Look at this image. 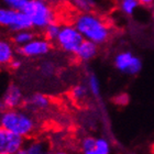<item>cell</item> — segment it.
<instances>
[{
    "instance_id": "6da1fadb",
    "label": "cell",
    "mask_w": 154,
    "mask_h": 154,
    "mask_svg": "<svg viewBox=\"0 0 154 154\" xmlns=\"http://www.w3.org/2000/svg\"><path fill=\"white\" fill-rule=\"evenodd\" d=\"M74 26L83 34L84 38L95 42L98 45L106 43L110 38L111 30L109 24L94 13H80L76 17Z\"/></svg>"
},
{
    "instance_id": "7a4b0ae2",
    "label": "cell",
    "mask_w": 154,
    "mask_h": 154,
    "mask_svg": "<svg viewBox=\"0 0 154 154\" xmlns=\"http://www.w3.org/2000/svg\"><path fill=\"white\" fill-rule=\"evenodd\" d=\"M0 125L8 131L28 137L34 131L35 123L29 113L17 109H7L0 115Z\"/></svg>"
},
{
    "instance_id": "3957f363",
    "label": "cell",
    "mask_w": 154,
    "mask_h": 154,
    "mask_svg": "<svg viewBox=\"0 0 154 154\" xmlns=\"http://www.w3.org/2000/svg\"><path fill=\"white\" fill-rule=\"evenodd\" d=\"M23 11L29 14L32 26L36 30H44L50 23L55 21L53 10L43 0H30Z\"/></svg>"
},
{
    "instance_id": "277c9868",
    "label": "cell",
    "mask_w": 154,
    "mask_h": 154,
    "mask_svg": "<svg viewBox=\"0 0 154 154\" xmlns=\"http://www.w3.org/2000/svg\"><path fill=\"white\" fill-rule=\"evenodd\" d=\"M85 40L83 34L75 26H63L56 38V43L64 52L68 54H76L77 50Z\"/></svg>"
},
{
    "instance_id": "5b68a950",
    "label": "cell",
    "mask_w": 154,
    "mask_h": 154,
    "mask_svg": "<svg viewBox=\"0 0 154 154\" xmlns=\"http://www.w3.org/2000/svg\"><path fill=\"white\" fill-rule=\"evenodd\" d=\"M113 64L120 73L130 75V76L138 75L143 67L141 58L130 51H123L118 53L115 56Z\"/></svg>"
},
{
    "instance_id": "8992f818",
    "label": "cell",
    "mask_w": 154,
    "mask_h": 154,
    "mask_svg": "<svg viewBox=\"0 0 154 154\" xmlns=\"http://www.w3.org/2000/svg\"><path fill=\"white\" fill-rule=\"evenodd\" d=\"M52 48L51 41L46 38H34L26 44L17 48V53L26 57H41L50 53Z\"/></svg>"
},
{
    "instance_id": "52a82bcc",
    "label": "cell",
    "mask_w": 154,
    "mask_h": 154,
    "mask_svg": "<svg viewBox=\"0 0 154 154\" xmlns=\"http://www.w3.org/2000/svg\"><path fill=\"white\" fill-rule=\"evenodd\" d=\"M23 94L20 89L19 86H17L14 84H11L8 86L5 94L2 96L1 105L6 109H17L23 103Z\"/></svg>"
},
{
    "instance_id": "ba28073f",
    "label": "cell",
    "mask_w": 154,
    "mask_h": 154,
    "mask_svg": "<svg viewBox=\"0 0 154 154\" xmlns=\"http://www.w3.org/2000/svg\"><path fill=\"white\" fill-rule=\"evenodd\" d=\"M98 54V44L89 40H84L76 52L77 58L82 62H89L96 57Z\"/></svg>"
},
{
    "instance_id": "9c48e42d",
    "label": "cell",
    "mask_w": 154,
    "mask_h": 154,
    "mask_svg": "<svg viewBox=\"0 0 154 154\" xmlns=\"http://www.w3.org/2000/svg\"><path fill=\"white\" fill-rule=\"evenodd\" d=\"M24 145V137L9 131L5 154H19Z\"/></svg>"
},
{
    "instance_id": "30bf717a",
    "label": "cell",
    "mask_w": 154,
    "mask_h": 154,
    "mask_svg": "<svg viewBox=\"0 0 154 154\" xmlns=\"http://www.w3.org/2000/svg\"><path fill=\"white\" fill-rule=\"evenodd\" d=\"M14 52L16 50L11 42L0 38V66L10 64L14 57Z\"/></svg>"
},
{
    "instance_id": "8fae6325",
    "label": "cell",
    "mask_w": 154,
    "mask_h": 154,
    "mask_svg": "<svg viewBox=\"0 0 154 154\" xmlns=\"http://www.w3.org/2000/svg\"><path fill=\"white\" fill-rule=\"evenodd\" d=\"M18 10H13L8 7H0V26L11 30L16 22Z\"/></svg>"
},
{
    "instance_id": "7c38bea8",
    "label": "cell",
    "mask_w": 154,
    "mask_h": 154,
    "mask_svg": "<svg viewBox=\"0 0 154 154\" xmlns=\"http://www.w3.org/2000/svg\"><path fill=\"white\" fill-rule=\"evenodd\" d=\"M28 103L31 107H33L34 109H46L50 106V98L44 94L35 93L29 98Z\"/></svg>"
},
{
    "instance_id": "4fadbf2b",
    "label": "cell",
    "mask_w": 154,
    "mask_h": 154,
    "mask_svg": "<svg viewBox=\"0 0 154 154\" xmlns=\"http://www.w3.org/2000/svg\"><path fill=\"white\" fill-rule=\"evenodd\" d=\"M139 6V0H119V9L125 16H133Z\"/></svg>"
},
{
    "instance_id": "5bb4252c",
    "label": "cell",
    "mask_w": 154,
    "mask_h": 154,
    "mask_svg": "<svg viewBox=\"0 0 154 154\" xmlns=\"http://www.w3.org/2000/svg\"><path fill=\"white\" fill-rule=\"evenodd\" d=\"M32 38H34V34L30 30H21V31L14 32L12 40L14 44L18 45V46H21V45L26 44Z\"/></svg>"
},
{
    "instance_id": "9a60e30c",
    "label": "cell",
    "mask_w": 154,
    "mask_h": 154,
    "mask_svg": "<svg viewBox=\"0 0 154 154\" xmlns=\"http://www.w3.org/2000/svg\"><path fill=\"white\" fill-rule=\"evenodd\" d=\"M87 86H88V89H89V93L93 95L94 97H100V93H101V89H100V83L99 79L97 77L96 74L94 73H90L89 76H88V80H87Z\"/></svg>"
},
{
    "instance_id": "2e32d148",
    "label": "cell",
    "mask_w": 154,
    "mask_h": 154,
    "mask_svg": "<svg viewBox=\"0 0 154 154\" xmlns=\"http://www.w3.org/2000/svg\"><path fill=\"white\" fill-rule=\"evenodd\" d=\"M61 28L62 26H60L58 23L55 22V21L50 23V24L44 29L45 38H48V40H50V41H56V38H57L58 33L61 31Z\"/></svg>"
},
{
    "instance_id": "e0dca14e",
    "label": "cell",
    "mask_w": 154,
    "mask_h": 154,
    "mask_svg": "<svg viewBox=\"0 0 154 154\" xmlns=\"http://www.w3.org/2000/svg\"><path fill=\"white\" fill-rule=\"evenodd\" d=\"M88 91H89L88 86L78 84V85H76V86H74L72 88V97L75 100H83L88 95Z\"/></svg>"
},
{
    "instance_id": "ac0fdd59",
    "label": "cell",
    "mask_w": 154,
    "mask_h": 154,
    "mask_svg": "<svg viewBox=\"0 0 154 154\" xmlns=\"http://www.w3.org/2000/svg\"><path fill=\"white\" fill-rule=\"evenodd\" d=\"M96 139L93 137H86L82 141V151L85 154H95Z\"/></svg>"
},
{
    "instance_id": "d6986e66",
    "label": "cell",
    "mask_w": 154,
    "mask_h": 154,
    "mask_svg": "<svg viewBox=\"0 0 154 154\" xmlns=\"http://www.w3.org/2000/svg\"><path fill=\"white\" fill-rule=\"evenodd\" d=\"M20 153L22 154H42L44 153V145L41 142H32L26 149H22Z\"/></svg>"
},
{
    "instance_id": "ffe728a7",
    "label": "cell",
    "mask_w": 154,
    "mask_h": 154,
    "mask_svg": "<svg viewBox=\"0 0 154 154\" xmlns=\"http://www.w3.org/2000/svg\"><path fill=\"white\" fill-rule=\"evenodd\" d=\"M110 143L108 140L103 138L96 139V148H95V154H109L110 153Z\"/></svg>"
},
{
    "instance_id": "44dd1931",
    "label": "cell",
    "mask_w": 154,
    "mask_h": 154,
    "mask_svg": "<svg viewBox=\"0 0 154 154\" xmlns=\"http://www.w3.org/2000/svg\"><path fill=\"white\" fill-rule=\"evenodd\" d=\"M29 1L30 0H2L3 5L6 7L13 10H18V11H23L26 9Z\"/></svg>"
},
{
    "instance_id": "7402d4cb",
    "label": "cell",
    "mask_w": 154,
    "mask_h": 154,
    "mask_svg": "<svg viewBox=\"0 0 154 154\" xmlns=\"http://www.w3.org/2000/svg\"><path fill=\"white\" fill-rule=\"evenodd\" d=\"M71 2L83 12H89L95 6L94 0H71Z\"/></svg>"
},
{
    "instance_id": "603a6c76",
    "label": "cell",
    "mask_w": 154,
    "mask_h": 154,
    "mask_svg": "<svg viewBox=\"0 0 154 154\" xmlns=\"http://www.w3.org/2000/svg\"><path fill=\"white\" fill-rule=\"evenodd\" d=\"M8 133L9 131L0 125V154L6 153V146L8 142Z\"/></svg>"
},
{
    "instance_id": "cb8c5ba5",
    "label": "cell",
    "mask_w": 154,
    "mask_h": 154,
    "mask_svg": "<svg viewBox=\"0 0 154 154\" xmlns=\"http://www.w3.org/2000/svg\"><path fill=\"white\" fill-rule=\"evenodd\" d=\"M55 71V67L53 63L51 62H44L43 64L41 65V73L44 76H51Z\"/></svg>"
},
{
    "instance_id": "d4e9b609",
    "label": "cell",
    "mask_w": 154,
    "mask_h": 154,
    "mask_svg": "<svg viewBox=\"0 0 154 154\" xmlns=\"http://www.w3.org/2000/svg\"><path fill=\"white\" fill-rule=\"evenodd\" d=\"M21 65H22V62H21V60H19V58H17V60L13 58L12 62L10 63V66H11L13 69H18V68H20L21 67Z\"/></svg>"
},
{
    "instance_id": "484cf974",
    "label": "cell",
    "mask_w": 154,
    "mask_h": 154,
    "mask_svg": "<svg viewBox=\"0 0 154 154\" xmlns=\"http://www.w3.org/2000/svg\"><path fill=\"white\" fill-rule=\"evenodd\" d=\"M139 2H140V5H142V6H152L154 3V0H139Z\"/></svg>"
},
{
    "instance_id": "4316f807",
    "label": "cell",
    "mask_w": 154,
    "mask_h": 154,
    "mask_svg": "<svg viewBox=\"0 0 154 154\" xmlns=\"http://www.w3.org/2000/svg\"><path fill=\"white\" fill-rule=\"evenodd\" d=\"M152 20H153V22H154V11H153V13H152Z\"/></svg>"
},
{
    "instance_id": "83f0119b",
    "label": "cell",
    "mask_w": 154,
    "mask_h": 154,
    "mask_svg": "<svg viewBox=\"0 0 154 154\" xmlns=\"http://www.w3.org/2000/svg\"><path fill=\"white\" fill-rule=\"evenodd\" d=\"M152 153H154V144L152 145Z\"/></svg>"
},
{
    "instance_id": "f1b7e54d",
    "label": "cell",
    "mask_w": 154,
    "mask_h": 154,
    "mask_svg": "<svg viewBox=\"0 0 154 154\" xmlns=\"http://www.w3.org/2000/svg\"><path fill=\"white\" fill-rule=\"evenodd\" d=\"M0 28H1V26H0Z\"/></svg>"
}]
</instances>
